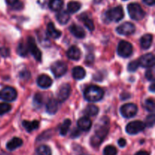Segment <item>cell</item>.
Segmentation results:
<instances>
[{"mask_svg":"<svg viewBox=\"0 0 155 155\" xmlns=\"http://www.w3.org/2000/svg\"><path fill=\"white\" fill-rule=\"evenodd\" d=\"M138 106L134 103H126L120 108V113L124 117L130 119L134 117L137 114Z\"/></svg>","mask_w":155,"mask_h":155,"instance_id":"obj_7","label":"cell"},{"mask_svg":"<svg viewBox=\"0 0 155 155\" xmlns=\"http://www.w3.org/2000/svg\"><path fill=\"white\" fill-rule=\"evenodd\" d=\"M124 17V9L121 6H117L113 9H109L105 13V18L107 21L118 22L121 21Z\"/></svg>","mask_w":155,"mask_h":155,"instance_id":"obj_4","label":"cell"},{"mask_svg":"<svg viewBox=\"0 0 155 155\" xmlns=\"http://www.w3.org/2000/svg\"><path fill=\"white\" fill-rule=\"evenodd\" d=\"M47 33L53 39H58L61 35V32L56 29L55 26L52 22L48 23L47 25Z\"/></svg>","mask_w":155,"mask_h":155,"instance_id":"obj_19","label":"cell"},{"mask_svg":"<svg viewBox=\"0 0 155 155\" xmlns=\"http://www.w3.org/2000/svg\"><path fill=\"white\" fill-rule=\"evenodd\" d=\"M20 77L22 79H29L30 77V72L27 71H23L20 73Z\"/></svg>","mask_w":155,"mask_h":155,"instance_id":"obj_42","label":"cell"},{"mask_svg":"<svg viewBox=\"0 0 155 155\" xmlns=\"http://www.w3.org/2000/svg\"><path fill=\"white\" fill-rule=\"evenodd\" d=\"M145 128V123L143 122L137 120V121H133L128 123L126 127V131L129 135H136V134L142 132Z\"/></svg>","mask_w":155,"mask_h":155,"instance_id":"obj_9","label":"cell"},{"mask_svg":"<svg viewBox=\"0 0 155 155\" xmlns=\"http://www.w3.org/2000/svg\"><path fill=\"white\" fill-rule=\"evenodd\" d=\"M71 93V87L69 84L65 83L61 84L60 88H58V101L61 102V103L64 102L65 100H68Z\"/></svg>","mask_w":155,"mask_h":155,"instance_id":"obj_11","label":"cell"},{"mask_svg":"<svg viewBox=\"0 0 155 155\" xmlns=\"http://www.w3.org/2000/svg\"><path fill=\"white\" fill-rule=\"evenodd\" d=\"M92 125V121L88 117H82V118L79 119V120L77 121L78 128L83 132H88V131L90 130Z\"/></svg>","mask_w":155,"mask_h":155,"instance_id":"obj_15","label":"cell"},{"mask_svg":"<svg viewBox=\"0 0 155 155\" xmlns=\"http://www.w3.org/2000/svg\"><path fill=\"white\" fill-rule=\"evenodd\" d=\"M6 3L13 9L19 10L23 7V4L20 2V0H5Z\"/></svg>","mask_w":155,"mask_h":155,"instance_id":"obj_32","label":"cell"},{"mask_svg":"<svg viewBox=\"0 0 155 155\" xmlns=\"http://www.w3.org/2000/svg\"><path fill=\"white\" fill-rule=\"evenodd\" d=\"M18 93L12 87H5L0 91V99L6 102H12L16 100Z\"/></svg>","mask_w":155,"mask_h":155,"instance_id":"obj_5","label":"cell"},{"mask_svg":"<svg viewBox=\"0 0 155 155\" xmlns=\"http://www.w3.org/2000/svg\"><path fill=\"white\" fill-rule=\"evenodd\" d=\"M70 14L67 11H61L56 15L57 21L60 23L61 24H66L70 20Z\"/></svg>","mask_w":155,"mask_h":155,"instance_id":"obj_24","label":"cell"},{"mask_svg":"<svg viewBox=\"0 0 155 155\" xmlns=\"http://www.w3.org/2000/svg\"><path fill=\"white\" fill-rule=\"evenodd\" d=\"M17 52L21 56H27V54L28 53V49H27V44H24L23 42L20 43L18 46V48H17Z\"/></svg>","mask_w":155,"mask_h":155,"instance_id":"obj_31","label":"cell"},{"mask_svg":"<svg viewBox=\"0 0 155 155\" xmlns=\"http://www.w3.org/2000/svg\"><path fill=\"white\" fill-rule=\"evenodd\" d=\"M109 123H110V121H109L108 117L103 116L102 118L100 119L99 122L97 123L96 127H95V135L104 140L108 133L109 126H110Z\"/></svg>","mask_w":155,"mask_h":155,"instance_id":"obj_2","label":"cell"},{"mask_svg":"<svg viewBox=\"0 0 155 155\" xmlns=\"http://www.w3.org/2000/svg\"><path fill=\"white\" fill-rule=\"evenodd\" d=\"M12 109V106L8 103H0V115L7 113Z\"/></svg>","mask_w":155,"mask_h":155,"instance_id":"obj_36","label":"cell"},{"mask_svg":"<svg viewBox=\"0 0 155 155\" xmlns=\"http://www.w3.org/2000/svg\"><path fill=\"white\" fill-rule=\"evenodd\" d=\"M81 155H88V154H81Z\"/></svg>","mask_w":155,"mask_h":155,"instance_id":"obj_49","label":"cell"},{"mask_svg":"<svg viewBox=\"0 0 155 155\" xmlns=\"http://www.w3.org/2000/svg\"><path fill=\"white\" fill-rule=\"evenodd\" d=\"M118 144H119V146L120 147H125L126 144H127V141H126V139H124V138H120V139L118 140Z\"/></svg>","mask_w":155,"mask_h":155,"instance_id":"obj_43","label":"cell"},{"mask_svg":"<svg viewBox=\"0 0 155 155\" xmlns=\"http://www.w3.org/2000/svg\"><path fill=\"white\" fill-rule=\"evenodd\" d=\"M81 9V3L79 2L72 1L68 4V12L71 14L76 13Z\"/></svg>","mask_w":155,"mask_h":155,"instance_id":"obj_27","label":"cell"},{"mask_svg":"<svg viewBox=\"0 0 155 155\" xmlns=\"http://www.w3.org/2000/svg\"><path fill=\"white\" fill-rule=\"evenodd\" d=\"M98 111H99V109H98V106L91 104L86 106V109H84V114L86 115H89V116H94L98 113Z\"/></svg>","mask_w":155,"mask_h":155,"instance_id":"obj_28","label":"cell"},{"mask_svg":"<svg viewBox=\"0 0 155 155\" xmlns=\"http://www.w3.org/2000/svg\"><path fill=\"white\" fill-rule=\"evenodd\" d=\"M104 90L97 85H91L86 88L83 95L84 98L89 102H98L104 97Z\"/></svg>","mask_w":155,"mask_h":155,"instance_id":"obj_1","label":"cell"},{"mask_svg":"<svg viewBox=\"0 0 155 155\" xmlns=\"http://www.w3.org/2000/svg\"><path fill=\"white\" fill-rule=\"evenodd\" d=\"M23 144V141L21 138H18V137H15V138H12V140L8 141L6 144V147L8 150L12 151V150H15V149L18 148L19 147H21Z\"/></svg>","mask_w":155,"mask_h":155,"instance_id":"obj_20","label":"cell"},{"mask_svg":"<svg viewBox=\"0 0 155 155\" xmlns=\"http://www.w3.org/2000/svg\"><path fill=\"white\" fill-rule=\"evenodd\" d=\"M129 15L130 18L135 21H140L142 20L145 16V12L142 9L141 5L138 3H130L127 7Z\"/></svg>","mask_w":155,"mask_h":155,"instance_id":"obj_3","label":"cell"},{"mask_svg":"<svg viewBox=\"0 0 155 155\" xmlns=\"http://www.w3.org/2000/svg\"><path fill=\"white\" fill-rule=\"evenodd\" d=\"M149 90L151 91V92H154V91H155V84H154V82H153V83L151 84V86H150V88H149Z\"/></svg>","mask_w":155,"mask_h":155,"instance_id":"obj_47","label":"cell"},{"mask_svg":"<svg viewBox=\"0 0 155 155\" xmlns=\"http://www.w3.org/2000/svg\"><path fill=\"white\" fill-rule=\"evenodd\" d=\"M80 135V132L78 129H74V131H73L72 133H71V137H72V138H77V137H78Z\"/></svg>","mask_w":155,"mask_h":155,"instance_id":"obj_44","label":"cell"},{"mask_svg":"<svg viewBox=\"0 0 155 155\" xmlns=\"http://www.w3.org/2000/svg\"><path fill=\"white\" fill-rule=\"evenodd\" d=\"M103 140L101 138H100L99 137L96 136V135H93V136L91 138L90 140V143H91V145L94 147H97L100 145V144L102 143Z\"/></svg>","mask_w":155,"mask_h":155,"instance_id":"obj_37","label":"cell"},{"mask_svg":"<svg viewBox=\"0 0 155 155\" xmlns=\"http://www.w3.org/2000/svg\"><path fill=\"white\" fill-rule=\"evenodd\" d=\"M154 66L151 67V68L148 69L145 72V77L148 79V81H154Z\"/></svg>","mask_w":155,"mask_h":155,"instance_id":"obj_40","label":"cell"},{"mask_svg":"<svg viewBox=\"0 0 155 155\" xmlns=\"http://www.w3.org/2000/svg\"><path fill=\"white\" fill-rule=\"evenodd\" d=\"M64 5L63 0H50L48 2V7L51 11L58 12L62 9Z\"/></svg>","mask_w":155,"mask_h":155,"instance_id":"obj_25","label":"cell"},{"mask_svg":"<svg viewBox=\"0 0 155 155\" xmlns=\"http://www.w3.org/2000/svg\"><path fill=\"white\" fill-rule=\"evenodd\" d=\"M103 153H104V155H117V150L114 146L108 145L104 147Z\"/></svg>","mask_w":155,"mask_h":155,"instance_id":"obj_35","label":"cell"},{"mask_svg":"<svg viewBox=\"0 0 155 155\" xmlns=\"http://www.w3.org/2000/svg\"><path fill=\"white\" fill-rule=\"evenodd\" d=\"M124 1H127V0H124Z\"/></svg>","mask_w":155,"mask_h":155,"instance_id":"obj_50","label":"cell"},{"mask_svg":"<svg viewBox=\"0 0 155 155\" xmlns=\"http://www.w3.org/2000/svg\"><path fill=\"white\" fill-rule=\"evenodd\" d=\"M69 30L75 37L79 38V39L84 38L86 36V32H85L84 29L80 26L77 25V24H72L69 27Z\"/></svg>","mask_w":155,"mask_h":155,"instance_id":"obj_17","label":"cell"},{"mask_svg":"<svg viewBox=\"0 0 155 155\" xmlns=\"http://www.w3.org/2000/svg\"><path fill=\"white\" fill-rule=\"evenodd\" d=\"M135 155H149V153L145 150H140V151L137 152Z\"/></svg>","mask_w":155,"mask_h":155,"instance_id":"obj_46","label":"cell"},{"mask_svg":"<svg viewBox=\"0 0 155 155\" xmlns=\"http://www.w3.org/2000/svg\"><path fill=\"white\" fill-rule=\"evenodd\" d=\"M58 101L54 98H51L50 100H48V101L46 103V106H45V109L48 114L53 115V114H55L57 112L58 109Z\"/></svg>","mask_w":155,"mask_h":155,"instance_id":"obj_18","label":"cell"},{"mask_svg":"<svg viewBox=\"0 0 155 155\" xmlns=\"http://www.w3.org/2000/svg\"><path fill=\"white\" fill-rule=\"evenodd\" d=\"M153 41V36L151 33H147L145 34L143 36H142L140 40L141 46L144 50H148L151 47Z\"/></svg>","mask_w":155,"mask_h":155,"instance_id":"obj_21","label":"cell"},{"mask_svg":"<svg viewBox=\"0 0 155 155\" xmlns=\"http://www.w3.org/2000/svg\"><path fill=\"white\" fill-rule=\"evenodd\" d=\"M117 32L119 34L124 35V36H128L135 33L136 31V27L133 23L125 22L120 24L119 27H117Z\"/></svg>","mask_w":155,"mask_h":155,"instance_id":"obj_12","label":"cell"},{"mask_svg":"<svg viewBox=\"0 0 155 155\" xmlns=\"http://www.w3.org/2000/svg\"><path fill=\"white\" fill-rule=\"evenodd\" d=\"M86 74V71L81 66L74 67L72 70V75L76 80H82V79L84 78Z\"/></svg>","mask_w":155,"mask_h":155,"instance_id":"obj_22","label":"cell"},{"mask_svg":"<svg viewBox=\"0 0 155 155\" xmlns=\"http://www.w3.org/2000/svg\"><path fill=\"white\" fill-rule=\"evenodd\" d=\"M51 71L55 78H60L66 74L68 71V65L61 61L54 62L51 66Z\"/></svg>","mask_w":155,"mask_h":155,"instance_id":"obj_10","label":"cell"},{"mask_svg":"<svg viewBox=\"0 0 155 155\" xmlns=\"http://www.w3.org/2000/svg\"><path fill=\"white\" fill-rule=\"evenodd\" d=\"M9 53H10V51L6 47H2V48H0V55L2 56H3V57H7V56H8Z\"/></svg>","mask_w":155,"mask_h":155,"instance_id":"obj_41","label":"cell"},{"mask_svg":"<svg viewBox=\"0 0 155 155\" xmlns=\"http://www.w3.org/2000/svg\"><path fill=\"white\" fill-rule=\"evenodd\" d=\"M139 62H138L137 60H134L130 62V63L128 64V66H127V70L130 72H135L136 70L139 68Z\"/></svg>","mask_w":155,"mask_h":155,"instance_id":"obj_39","label":"cell"},{"mask_svg":"<svg viewBox=\"0 0 155 155\" xmlns=\"http://www.w3.org/2000/svg\"><path fill=\"white\" fill-rule=\"evenodd\" d=\"M0 155H10V154H8V153H1Z\"/></svg>","mask_w":155,"mask_h":155,"instance_id":"obj_48","label":"cell"},{"mask_svg":"<svg viewBox=\"0 0 155 155\" xmlns=\"http://www.w3.org/2000/svg\"><path fill=\"white\" fill-rule=\"evenodd\" d=\"M67 56L71 60L78 61L81 57V51L77 46H72L67 52Z\"/></svg>","mask_w":155,"mask_h":155,"instance_id":"obj_16","label":"cell"},{"mask_svg":"<svg viewBox=\"0 0 155 155\" xmlns=\"http://www.w3.org/2000/svg\"><path fill=\"white\" fill-rule=\"evenodd\" d=\"M22 125L24 126V129H26V131L28 132H31L32 131L36 130L39 128V121H36V120H34V121H24L22 122Z\"/></svg>","mask_w":155,"mask_h":155,"instance_id":"obj_23","label":"cell"},{"mask_svg":"<svg viewBox=\"0 0 155 155\" xmlns=\"http://www.w3.org/2000/svg\"><path fill=\"white\" fill-rule=\"evenodd\" d=\"M71 125V119H66L63 122V123H62L61 126L60 127V130H59V132H60V135H63V136L66 135L67 133L68 132V131H69Z\"/></svg>","mask_w":155,"mask_h":155,"instance_id":"obj_29","label":"cell"},{"mask_svg":"<svg viewBox=\"0 0 155 155\" xmlns=\"http://www.w3.org/2000/svg\"><path fill=\"white\" fill-rule=\"evenodd\" d=\"M27 49H28V52H30V53L33 55V56L36 59V61L41 62V60H42V53L37 47V45H36L34 39L32 36H29L28 39H27Z\"/></svg>","mask_w":155,"mask_h":155,"instance_id":"obj_8","label":"cell"},{"mask_svg":"<svg viewBox=\"0 0 155 155\" xmlns=\"http://www.w3.org/2000/svg\"><path fill=\"white\" fill-rule=\"evenodd\" d=\"M43 104V97L41 94H36L33 98V105L36 108L39 109Z\"/></svg>","mask_w":155,"mask_h":155,"instance_id":"obj_33","label":"cell"},{"mask_svg":"<svg viewBox=\"0 0 155 155\" xmlns=\"http://www.w3.org/2000/svg\"><path fill=\"white\" fill-rule=\"evenodd\" d=\"M144 107H145V109H146L147 111H148V112H154L155 108L154 100L151 98L147 99L145 101V103H144Z\"/></svg>","mask_w":155,"mask_h":155,"instance_id":"obj_34","label":"cell"},{"mask_svg":"<svg viewBox=\"0 0 155 155\" xmlns=\"http://www.w3.org/2000/svg\"><path fill=\"white\" fill-rule=\"evenodd\" d=\"M80 19H81L82 21H83L85 26L89 29L90 31H92L95 29V24H94L93 21H92L91 18H89L87 15H86L85 14H83L80 16Z\"/></svg>","mask_w":155,"mask_h":155,"instance_id":"obj_26","label":"cell"},{"mask_svg":"<svg viewBox=\"0 0 155 155\" xmlns=\"http://www.w3.org/2000/svg\"><path fill=\"white\" fill-rule=\"evenodd\" d=\"M139 65L143 68H151L154 65L155 58L152 53H147L143 55L138 60Z\"/></svg>","mask_w":155,"mask_h":155,"instance_id":"obj_13","label":"cell"},{"mask_svg":"<svg viewBox=\"0 0 155 155\" xmlns=\"http://www.w3.org/2000/svg\"><path fill=\"white\" fill-rule=\"evenodd\" d=\"M155 122V115L154 113L150 114L149 115H148L145 120V126H148V127H153Z\"/></svg>","mask_w":155,"mask_h":155,"instance_id":"obj_38","label":"cell"},{"mask_svg":"<svg viewBox=\"0 0 155 155\" xmlns=\"http://www.w3.org/2000/svg\"><path fill=\"white\" fill-rule=\"evenodd\" d=\"M36 155H51V150L48 146L40 145L36 149Z\"/></svg>","mask_w":155,"mask_h":155,"instance_id":"obj_30","label":"cell"},{"mask_svg":"<svg viewBox=\"0 0 155 155\" xmlns=\"http://www.w3.org/2000/svg\"><path fill=\"white\" fill-rule=\"evenodd\" d=\"M117 53L120 57H130L133 54V46L127 41L121 40L118 44Z\"/></svg>","mask_w":155,"mask_h":155,"instance_id":"obj_6","label":"cell"},{"mask_svg":"<svg viewBox=\"0 0 155 155\" xmlns=\"http://www.w3.org/2000/svg\"><path fill=\"white\" fill-rule=\"evenodd\" d=\"M144 2L148 5H154L155 3V0H142Z\"/></svg>","mask_w":155,"mask_h":155,"instance_id":"obj_45","label":"cell"},{"mask_svg":"<svg viewBox=\"0 0 155 155\" xmlns=\"http://www.w3.org/2000/svg\"><path fill=\"white\" fill-rule=\"evenodd\" d=\"M37 84L39 88H43V89H47V88H50L52 84V80L51 78L46 74H41L38 77Z\"/></svg>","mask_w":155,"mask_h":155,"instance_id":"obj_14","label":"cell"}]
</instances>
